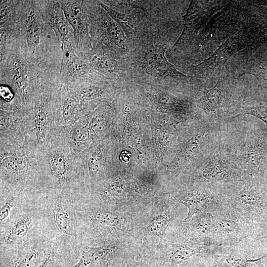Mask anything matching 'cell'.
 <instances>
[{
  "instance_id": "cell-7",
  "label": "cell",
  "mask_w": 267,
  "mask_h": 267,
  "mask_svg": "<svg viewBox=\"0 0 267 267\" xmlns=\"http://www.w3.org/2000/svg\"><path fill=\"white\" fill-rule=\"evenodd\" d=\"M202 178L209 181L234 183L246 179L245 174L221 154H214L202 171Z\"/></svg>"
},
{
  "instance_id": "cell-19",
  "label": "cell",
  "mask_w": 267,
  "mask_h": 267,
  "mask_svg": "<svg viewBox=\"0 0 267 267\" xmlns=\"http://www.w3.org/2000/svg\"><path fill=\"white\" fill-rule=\"evenodd\" d=\"M103 3L113 9L124 13L137 9L145 12L148 10L149 8V2L147 1L110 0L105 1Z\"/></svg>"
},
{
  "instance_id": "cell-25",
  "label": "cell",
  "mask_w": 267,
  "mask_h": 267,
  "mask_svg": "<svg viewBox=\"0 0 267 267\" xmlns=\"http://www.w3.org/2000/svg\"><path fill=\"white\" fill-rule=\"evenodd\" d=\"M34 129L38 139L43 141L45 136L47 129V116L43 106H39L37 109Z\"/></svg>"
},
{
  "instance_id": "cell-13",
  "label": "cell",
  "mask_w": 267,
  "mask_h": 267,
  "mask_svg": "<svg viewBox=\"0 0 267 267\" xmlns=\"http://www.w3.org/2000/svg\"><path fill=\"white\" fill-rule=\"evenodd\" d=\"M221 74L212 88L206 89L196 102L199 107L208 114H216L223 107L225 102V90Z\"/></svg>"
},
{
  "instance_id": "cell-14",
  "label": "cell",
  "mask_w": 267,
  "mask_h": 267,
  "mask_svg": "<svg viewBox=\"0 0 267 267\" xmlns=\"http://www.w3.org/2000/svg\"><path fill=\"white\" fill-rule=\"evenodd\" d=\"M99 5L122 28L126 36L127 42L134 41L140 32L135 19L129 14L122 13L112 9L103 2Z\"/></svg>"
},
{
  "instance_id": "cell-30",
  "label": "cell",
  "mask_w": 267,
  "mask_h": 267,
  "mask_svg": "<svg viewBox=\"0 0 267 267\" xmlns=\"http://www.w3.org/2000/svg\"><path fill=\"white\" fill-rule=\"evenodd\" d=\"M101 151L97 150L92 155L88 162V170L91 177L94 176L97 173L100 164Z\"/></svg>"
},
{
  "instance_id": "cell-21",
  "label": "cell",
  "mask_w": 267,
  "mask_h": 267,
  "mask_svg": "<svg viewBox=\"0 0 267 267\" xmlns=\"http://www.w3.org/2000/svg\"><path fill=\"white\" fill-rule=\"evenodd\" d=\"M171 220L170 214L157 216L150 221L147 230L150 234L160 237L161 241Z\"/></svg>"
},
{
  "instance_id": "cell-24",
  "label": "cell",
  "mask_w": 267,
  "mask_h": 267,
  "mask_svg": "<svg viewBox=\"0 0 267 267\" xmlns=\"http://www.w3.org/2000/svg\"><path fill=\"white\" fill-rule=\"evenodd\" d=\"M11 75L19 89L22 92L26 91L28 76L26 70L20 63L15 61L12 66Z\"/></svg>"
},
{
  "instance_id": "cell-12",
  "label": "cell",
  "mask_w": 267,
  "mask_h": 267,
  "mask_svg": "<svg viewBox=\"0 0 267 267\" xmlns=\"http://www.w3.org/2000/svg\"><path fill=\"white\" fill-rule=\"evenodd\" d=\"M89 56V66L101 73L106 75L118 73L121 68L117 57L103 46L92 50Z\"/></svg>"
},
{
  "instance_id": "cell-29",
  "label": "cell",
  "mask_w": 267,
  "mask_h": 267,
  "mask_svg": "<svg viewBox=\"0 0 267 267\" xmlns=\"http://www.w3.org/2000/svg\"><path fill=\"white\" fill-rule=\"evenodd\" d=\"M81 97L86 99H92L100 96L102 94V89L94 86H90L83 88L81 91Z\"/></svg>"
},
{
  "instance_id": "cell-16",
  "label": "cell",
  "mask_w": 267,
  "mask_h": 267,
  "mask_svg": "<svg viewBox=\"0 0 267 267\" xmlns=\"http://www.w3.org/2000/svg\"><path fill=\"white\" fill-rule=\"evenodd\" d=\"M114 249L113 246L107 245L96 247L85 246L82 248L78 263L73 267H89L102 260Z\"/></svg>"
},
{
  "instance_id": "cell-15",
  "label": "cell",
  "mask_w": 267,
  "mask_h": 267,
  "mask_svg": "<svg viewBox=\"0 0 267 267\" xmlns=\"http://www.w3.org/2000/svg\"><path fill=\"white\" fill-rule=\"evenodd\" d=\"M51 8L50 21L53 30L63 43L65 47L72 49L69 22L67 21L61 5L55 4Z\"/></svg>"
},
{
  "instance_id": "cell-32",
  "label": "cell",
  "mask_w": 267,
  "mask_h": 267,
  "mask_svg": "<svg viewBox=\"0 0 267 267\" xmlns=\"http://www.w3.org/2000/svg\"><path fill=\"white\" fill-rule=\"evenodd\" d=\"M87 132L83 126L77 127L72 134V138L74 141L79 142L83 141L86 137Z\"/></svg>"
},
{
  "instance_id": "cell-11",
  "label": "cell",
  "mask_w": 267,
  "mask_h": 267,
  "mask_svg": "<svg viewBox=\"0 0 267 267\" xmlns=\"http://www.w3.org/2000/svg\"><path fill=\"white\" fill-rule=\"evenodd\" d=\"M246 169L257 175L267 154V134L257 135L247 142L243 150Z\"/></svg>"
},
{
  "instance_id": "cell-27",
  "label": "cell",
  "mask_w": 267,
  "mask_h": 267,
  "mask_svg": "<svg viewBox=\"0 0 267 267\" xmlns=\"http://www.w3.org/2000/svg\"><path fill=\"white\" fill-rule=\"evenodd\" d=\"M2 166L9 171L18 173L23 171L27 166L24 158L17 156H7L1 160Z\"/></svg>"
},
{
  "instance_id": "cell-26",
  "label": "cell",
  "mask_w": 267,
  "mask_h": 267,
  "mask_svg": "<svg viewBox=\"0 0 267 267\" xmlns=\"http://www.w3.org/2000/svg\"><path fill=\"white\" fill-rule=\"evenodd\" d=\"M50 167L52 172L58 179L62 180L64 178L67 173L65 159L59 152H56L53 155Z\"/></svg>"
},
{
  "instance_id": "cell-37",
  "label": "cell",
  "mask_w": 267,
  "mask_h": 267,
  "mask_svg": "<svg viewBox=\"0 0 267 267\" xmlns=\"http://www.w3.org/2000/svg\"><path fill=\"white\" fill-rule=\"evenodd\" d=\"M121 267H131L128 263H127V262H124L122 263V265L121 266Z\"/></svg>"
},
{
  "instance_id": "cell-2",
  "label": "cell",
  "mask_w": 267,
  "mask_h": 267,
  "mask_svg": "<svg viewBox=\"0 0 267 267\" xmlns=\"http://www.w3.org/2000/svg\"><path fill=\"white\" fill-rule=\"evenodd\" d=\"M141 40L138 47H135L134 62L137 69L147 77L170 79L175 81L186 80L188 76L179 72L170 63L165 55L166 46L152 39Z\"/></svg>"
},
{
  "instance_id": "cell-5",
  "label": "cell",
  "mask_w": 267,
  "mask_h": 267,
  "mask_svg": "<svg viewBox=\"0 0 267 267\" xmlns=\"http://www.w3.org/2000/svg\"><path fill=\"white\" fill-rule=\"evenodd\" d=\"M222 2L191 0L183 16L185 22L183 31L171 49L176 52H182L188 49L213 14L222 8L220 3Z\"/></svg>"
},
{
  "instance_id": "cell-10",
  "label": "cell",
  "mask_w": 267,
  "mask_h": 267,
  "mask_svg": "<svg viewBox=\"0 0 267 267\" xmlns=\"http://www.w3.org/2000/svg\"><path fill=\"white\" fill-rule=\"evenodd\" d=\"M218 249L222 253L218 254L214 251V261L209 267H264L267 264V254L251 259L237 253L233 248V244L221 246Z\"/></svg>"
},
{
  "instance_id": "cell-3",
  "label": "cell",
  "mask_w": 267,
  "mask_h": 267,
  "mask_svg": "<svg viewBox=\"0 0 267 267\" xmlns=\"http://www.w3.org/2000/svg\"><path fill=\"white\" fill-rule=\"evenodd\" d=\"M223 190L227 205L244 216L267 222V188L256 180L245 179Z\"/></svg>"
},
{
  "instance_id": "cell-31",
  "label": "cell",
  "mask_w": 267,
  "mask_h": 267,
  "mask_svg": "<svg viewBox=\"0 0 267 267\" xmlns=\"http://www.w3.org/2000/svg\"><path fill=\"white\" fill-rule=\"evenodd\" d=\"M37 257L36 251L30 252L19 262L17 267H32L35 263Z\"/></svg>"
},
{
  "instance_id": "cell-1",
  "label": "cell",
  "mask_w": 267,
  "mask_h": 267,
  "mask_svg": "<svg viewBox=\"0 0 267 267\" xmlns=\"http://www.w3.org/2000/svg\"><path fill=\"white\" fill-rule=\"evenodd\" d=\"M211 213L212 246L219 247L239 243L256 231L255 221L228 205Z\"/></svg>"
},
{
  "instance_id": "cell-22",
  "label": "cell",
  "mask_w": 267,
  "mask_h": 267,
  "mask_svg": "<svg viewBox=\"0 0 267 267\" xmlns=\"http://www.w3.org/2000/svg\"><path fill=\"white\" fill-rule=\"evenodd\" d=\"M54 220L58 230L64 234L70 230V219L69 214L63 204L58 203L54 209Z\"/></svg>"
},
{
  "instance_id": "cell-4",
  "label": "cell",
  "mask_w": 267,
  "mask_h": 267,
  "mask_svg": "<svg viewBox=\"0 0 267 267\" xmlns=\"http://www.w3.org/2000/svg\"><path fill=\"white\" fill-rule=\"evenodd\" d=\"M250 33L251 28L243 26L241 29L223 42L209 57L188 68L197 76L207 77L217 74L219 76L227 60L249 44Z\"/></svg>"
},
{
  "instance_id": "cell-33",
  "label": "cell",
  "mask_w": 267,
  "mask_h": 267,
  "mask_svg": "<svg viewBox=\"0 0 267 267\" xmlns=\"http://www.w3.org/2000/svg\"><path fill=\"white\" fill-rule=\"evenodd\" d=\"M74 100L71 98H67L65 100L63 106V114L64 117H68L71 114L74 107Z\"/></svg>"
},
{
  "instance_id": "cell-20",
  "label": "cell",
  "mask_w": 267,
  "mask_h": 267,
  "mask_svg": "<svg viewBox=\"0 0 267 267\" xmlns=\"http://www.w3.org/2000/svg\"><path fill=\"white\" fill-rule=\"evenodd\" d=\"M32 225V220L29 217L19 220L8 231L5 238V242L10 243L24 237Z\"/></svg>"
},
{
  "instance_id": "cell-34",
  "label": "cell",
  "mask_w": 267,
  "mask_h": 267,
  "mask_svg": "<svg viewBox=\"0 0 267 267\" xmlns=\"http://www.w3.org/2000/svg\"><path fill=\"white\" fill-rule=\"evenodd\" d=\"M12 207V204L10 201L5 202L2 205L0 211V221L1 222L3 221L7 217Z\"/></svg>"
},
{
  "instance_id": "cell-17",
  "label": "cell",
  "mask_w": 267,
  "mask_h": 267,
  "mask_svg": "<svg viewBox=\"0 0 267 267\" xmlns=\"http://www.w3.org/2000/svg\"><path fill=\"white\" fill-rule=\"evenodd\" d=\"M41 30L34 11L30 12L26 24V38L30 49L36 50L40 43Z\"/></svg>"
},
{
  "instance_id": "cell-35",
  "label": "cell",
  "mask_w": 267,
  "mask_h": 267,
  "mask_svg": "<svg viewBox=\"0 0 267 267\" xmlns=\"http://www.w3.org/2000/svg\"><path fill=\"white\" fill-rule=\"evenodd\" d=\"M253 236H255V240L267 239V225L261 231H259V233H255Z\"/></svg>"
},
{
  "instance_id": "cell-28",
  "label": "cell",
  "mask_w": 267,
  "mask_h": 267,
  "mask_svg": "<svg viewBox=\"0 0 267 267\" xmlns=\"http://www.w3.org/2000/svg\"><path fill=\"white\" fill-rule=\"evenodd\" d=\"M245 114L255 116L267 125V106L249 107L236 115L235 117Z\"/></svg>"
},
{
  "instance_id": "cell-6",
  "label": "cell",
  "mask_w": 267,
  "mask_h": 267,
  "mask_svg": "<svg viewBox=\"0 0 267 267\" xmlns=\"http://www.w3.org/2000/svg\"><path fill=\"white\" fill-rule=\"evenodd\" d=\"M176 198L188 209L183 222L189 221L197 214L215 212L226 204L222 190L205 184L194 190L180 193Z\"/></svg>"
},
{
  "instance_id": "cell-18",
  "label": "cell",
  "mask_w": 267,
  "mask_h": 267,
  "mask_svg": "<svg viewBox=\"0 0 267 267\" xmlns=\"http://www.w3.org/2000/svg\"><path fill=\"white\" fill-rule=\"evenodd\" d=\"M64 53V63L68 73L73 76H81L86 73L88 67L78 57L72 49L66 47Z\"/></svg>"
},
{
  "instance_id": "cell-8",
  "label": "cell",
  "mask_w": 267,
  "mask_h": 267,
  "mask_svg": "<svg viewBox=\"0 0 267 267\" xmlns=\"http://www.w3.org/2000/svg\"><path fill=\"white\" fill-rule=\"evenodd\" d=\"M98 21L101 36L106 44L114 49V52H119L121 55L127 53L129 45L124 32L100 6Z\"/></svg>"
},
{
  "instance_id": "cell-23",
  "label": "cell",
  "mask_w": 267,
  "mask_h": 267,
  "mask_svg": "<svg viewBox=\"0 0 267 267\" xmlns=\"http://www.w3.org/2000/svg\"><path fill=\"white\" fill-rule=\"evenodd\" d=\"M90 220L108 226H116L120 222V217L117 214L108 211L96 212L90 217Z\"/></svg>"
},
{
  "instance_id": "cell-9",
  "label": "cell",
  "mask_w": 267,
  "mask_h": 267,
  "mask_svg": "<svg viewBox=\"0 0 267 267\" xmlns=\"http://www.w3.org/2000/svg\"><path fill=\"white\" fill-rule=\"evenodd\" d=\"M61 6L74 30L77 44H90L87 18L81 3L77 1H62Z\"/></svg>"
},
{
  "instance_id": "cell-36",
  "label": "cell",
  "mask_w": 267,
  "mask_h": 267,
  "mask_svg": "<svg viewBox=\"0 0 267 267\" xmlns=\"http://www.w3.org/2000/svg\"><path fill=\"white\" fill-rule=\"evenodd\" d=\"M49 258H48L47 259L44 263H43L42 265H41V266H39L38 267H44L47 264V263H48V262L49 261Z\"/></svg>"
}]
</instances>
